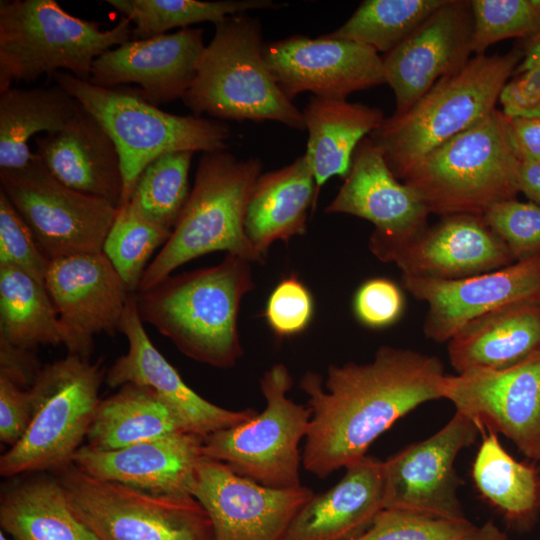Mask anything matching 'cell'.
Segmentation results:
<instances>
[{"label": "cell", "instance_id": "1", "mask_svg": "<svg viewBox=\"0 0 540 540\" xmlns=\"http://www.w3.org/2000/svg\"><path fill=\"white\" fill-rule=\"evenodd\" d=\"M446 376L438 357L388 345L370 362L330 365L325 380L307 371L299 382L312 412L303 468L325 479L361 459L401 417L443 399Z\"/></svg>", "mask_w": 540, "mask_h": 540}, {"label": "cell", "instance_id": "2", "mask_svg": "<svg viewBox=\"0 0 540 540\" xmlns=\"http://www.w3.org/2000/svg\"><path fill=\"white\" fill-rule=\"evenodd\" d=\"M254 287L251 262L226 254L217 265L170 275L136 292L137 311L187 357L228 369L243 355L238 315Z\"/></svg>", "mask_w": 540, "mask_h": 540}, {"label": "cell", "instance_id": "3", "mask_svg": "<svg viewBox=\"0 0 540 540\" xmlns=\"http://www.w3.org/2000/svg\"><path fill=\"white\" fill-rule=\"evenodd\" d=\"M523 57L521 48L473 56L459 71L437 81L408 111L385 117L368 138L392 173L401 181L426 154L488 117Z\"/></svg>", "mask_w": 540, "mask_h": 540}, {"label": "cell", "instance_id": "4", "mask_svg": "<svg viewBox=\"0 0 540 540\" xmlns=\"http://www.w3.org/2000/svg\"><path fill=\"white\" fill-rule=\"evenodd\" d=\"M262 167L258 158L239 160L225 151L204 153L171 236L147 266L137 292L154 287L183 264L216 251L251 263L265 261L266 256L254 248L245 232L248 202Z\"/></svg>", "mask_w": 540, "mask_h": 540}, {"label": "cell", "instance_id": "5", "mask_svg": "<svg viewBox=\"0 0 540 540\" xmlns=\"http://www.w3.org/2000/svg\"><path fill=\"white\" fill-rule=\"evenodd\" d=\"M520 165L509 120L495 109L426 154L401 181L417 193L430 214L483 216L494 204L516 199Z\"/></svg>", "mask_w": 540, "mask_h": 540}, {"label": "cell", "instance_id": "6", "mask_svg": "<svg viewBox=\"0 0 540 540\" xmlns=\"http://www.w3.org/2000/svg\"><path fill=\"white\" fill-rule=\"evenodd\" d=\"M261 23L246 13L225 18L202 54L182 98L196 115L227 120H271L305 130L303 112L283 93L264 56Z\"/></svg>", "mask_w": 540, "mask_h": 540}, {"label": "cell", "instance_id": "7", "mask_svg": "<svg viewBox=\"0 0 540 540\" xmlns=\"http://www.w3.org/2000/svg\"><path fill=\"white\" fill-rule=\"evenodd\" d=\"M131 34L125 17L101 30L97 22L69 14L55 0H1L0 91L57 71L89 81L94 61L130 41Z\"/></svg>", "mask_w": 540, "mask_h": 540}, {"label": "cell", "instance_id": "8", "mask_svg": "<svg viewBox=\"0 0 540 540\" xmlns=\"http://www.w3.org/2000/svg\"><path fill=\"white\" fill-rule=\"evenodd\" d=\"M50 76L99 121L113 140L123 176L120 206L129 201L139 176L158 157L178 151H224L227 146L230 129L221 121L171 114L139 93L98 87L65 71Z\"/></svg>", "mask_w": 540, "mask_h": 540}, {"label": "cell", "instance_id": "9", "mask_svg": "<svg viewBox=\"0 0 540 540\" xmlns=\"http://www.w3.org/2000/svg\"><path fill=\"white\" fill-rule=\"evenodd\" d=\"M105 378L101 360L68 354L43 365L29 388L33 417L22 439L0 457L6 478L57 471L72 463L87 437Z\"/></svg>", "mask_w": 540, "mask_h": 540}, {"label": "cell", "instance_id": "10", "mask_svg": "<svg viewBox=\"0 0 540 540\" xmlns=\"http://www.w3.org/2000/svg\"><path fill=\"white\" fill-rule=\"evenodd\" d=\"M69 505L98 540H213L190 494H156L94 478L73 463L55 471Z\"/></svg>", "mask_w": 540, "mask_h": 540}, {"label": "cell", "instance_id": "11", "mask_svg": "<svg viewBox=\"0 0 540 540\" xmlns=\"http://www.w3.org/2000/svg\"><path fill=\"white\" fill-rule=\"evenodd\" d=\"M259 385L266 401L264 410L205 437L203 455L263 486L298 488L302 486L300 443L307 435L311 409L287 396L293 378L283 363L266 370Z\"/></svg>", "mask_w": 540, "mask_h": 540}, {"label": "cell", "instance_id": "12", "mask_svg": "<svg viewBox=\"0 0 540 540\" xmlns=\"http://www.w3.org/2000/svg\"><path fill=\"white\" fill-rule=\"evenodd\" d=\"M0 185L49 260L103 251L118 208L58 181L36 153L21 169L0 170Z\"/></svg>", "mask_w": 540, "mask_h": 540}, {"label": "cell", "instance_id": "13", "mask_svg": "<svg viewBox=\"0 0 540 540\" xmlns=\"http://www.w3.org/2000/svg\"><path fill=\"white\" fill-rule=\"evenodd\" d=\"M478 424L455 411L435 434L408 445L383 461L384 508L462 521V484L455 469L458 454L473 445Z\"/></svg>", "mask_w": 540, "mask_h": 540}, {"label": "cell", "instance_id": "14", "mask_svg": "<svg viewBox=\"0 0 540 540\" xmlns=\"http://www.w3.org/2000/svg\"><path fill=\"white\" fill-rule=\"evenodd\" d=\"M325 212L371 222L374 230L368 247L382 262H392L400 250L429 227L430 212L424 202L392 173L369 138L358 145L351 169Z\"/></svg>", "mask_w": 540, "mask_h": 540}, {"label": "cell", "instance_id": "15", "mask_svg": "<svg viewBox=\"0 0 540 540\" xmlns=\"http://www.w3.org/2000/svg\"><path fill=\"white\" fill-rule=\"evenodd\" d=\"M206 511L213 540H285L287 531L314 492L307 486L276 489L203 457L189 489Z\"/></svg>", "mask_w": 540, "mask_h": 540}, {"label": "cell", "instance_id": "16", "mask_svg": "<svg viewBox=\"0 0 540 540\" xmlns=\"http://www.w3.org/2000/svg\"><path fill=\"white\" fill-rule=\"evenodd\" d=\"M443 399L540 462V349L503 369L447 375Z\"/></svg>", "mask_w": 540, "mask_h": 540}, {"label": "cell", "instance_id": "17", "mask_svg": "<svg viewBox=\"0 0 540 540\" xmlns=\"http://www.w3.org/2000/svg\"><path fill=\"white\" fill-rule=\"evenodd\" d=\"M44 285L63 326L68 354L85 359L93 352L96 335L119 331L132 294L103 251L50 260Z\"/></svg>", "mask_w": 540, "mask_h": 540}, {"label": "cell", "instance_id": "18", "mask_svg": "<svg viewBox=\"0 0 540 540\" xmlns=\"http://www.w3.org/2000/svg\"><path fill=\"white\" fill-rule=\"evenodd\" d=\"M264 56L283 93L346 100L357 91L386 84L382 57L360 43L322 35H293L265 43Z\"/></svg>", "mask_w": 540, "mask_h": 540}, {"label": "cell", "instance_id": "19", "mask_svg": "<svg viewBox=\"0 0 540 540\" xmlns=\"http://www.w3.org/2000/svg\"><path fill=\"white\" fill-rule=\"evenodd\" d=\"M401 282L408 293L427 305L425 336L444 343L467 323L491 311L540 302V254L461 279L402 275Z\"/></svg>", "mask_w": 540, "mask_h": 540}, {"label": "cell", "instance_id": "20", "mask_svg": "<svg viewBox=\"0 0 540 540\" xmlns=\"http://www.w3.org/2000/svg\"><path fill=\"white\" fill-rule=\"evenodd\" d=\"M471 1L445 0L412 34L382 57L395 96L393 115L408 111L437 81L471 58Z\"/></svg>", "mask_w": 540, "mask_h": 540}, {"label": "cell", "instance_id": "21", "mask_svg": "<svg viewBox=\"0 0 540 540\" xmlns=\"http://www.w3.org/2000/svg\"><path fill=\"white\" fill-rule=\"evenodd\" d=\"M119 332L128 341V351L105 375L111 388L126 383L153 389L177 414L187 432L202 437L250 420L258 412L252 408L231 410L213 404L197 394L154 346L137 311L132 293L126 304Z\"/></svg>", "mask_w": 540, "mask_h": 540}, {"label": "cell", "instance_id": "22", "mask_svg": "<svg viewBox=\"0 0 540 540\" xmlns=\"http://www.w3.org/2000/svg\"><path fill=\"white\" fill-rule=\"evenodd\" d=\"M203 34L202 29L187 27L130 40L94 61L89 82L103 88L138 84L142 98L155 106L182 99L195 79L206 47Z\"/></svg>", "mask_w": 540, "mask_h": 540}, {"label": "cell", "instance_id": "23", "mask_svg": "<svg viewBox=\"0 0 540 540\" xmlns=\"http://www.w3.org/2000/svg\"><path fill=\"white\" fill-rule=\"evenodd\" d=\"M204 437L191 432L113 450L82 445L72 463L86 474L156 494H190L195 469L204 457Z\"/></svg>", "mask_w": 540, "mask_h": 540}, {"label": "cell", "instance_id": "24", "mask_svg": "<svg viewBox=\"0 0 540 540\" xmlns=\"http://www.w3.org/2000/svg\"><path fill=\"white\" fill-rule=\"evenodd\" d=\"M513 262L483 216L468 214L442 217L392 260L402 275L439 280L461 279Z\"/></svg>", "mask_w": 540, "mask_h": 540}, {"label": "cell", "instance_id": "25", "mask_svg": "<svg viewBox=\"0 0 540 540\" xmlns=\"http://www.w3.org/2000/svg\"><path fill=\"white\" fill-rule=\"evenodd\" d=\"M36 154L64 185L119 208L123 176L117 148L99 121L82 106L67 126L35 140Z\"/></svg>", "mask_w": 540, "mask_h": 540}, {"label": "cell", "instance_id": "26", "mask_svg": "<svg viewBox=\"0 0 540 540\" xmlns=\"http://www.w3.org/2000/svg\"><path fill=\"white\" fill-rule=\"evenodd\" d=\"M384 509L383 461L365 455L341 480L314 494L292 521L285 540H351Z\"/></svg>", "mask_w": 540, "mask_h": 540}, {"label": "cell", "instance_id": "27", "mask_svg": "<svg viewBox=\"0 0 540 540\" xmlns=\"http://www.w3.org/2000/svg\"><path fill=\"white\" fill-rule=\"evenodd\" d=\"M447 343L456 374L516 364L540 349V302L491 311L467 323Z\"/></svg>", "mask_w": 540, "mask_h": 540}, {"label": "cell", "instance_id": "28", "mask_svg": "<svg viewBox=\"0 0 540 540\" xmlns=\"http://www.w3.org/2000/svg\"><path fill=\"white\" fill-rule=\"evenodd\" d=\"M318 192L305 155L281 169L259 176L245 216V232L263 255L275 241L288 242L307 230L309 209Z\"/></svg>", "mask_w": 540, "mask_h": 540}, {"label": "cell", "instance_id": "29", "mask_svg": "<svg viewBox=\"0 0 540 540\" xmlns=\"http://www.w3.org/2000/svg\"><path fill=\"white\" fill-rule=\"evenodd\" d=\"M302 112L308 131L304 155L318 193L331 177L346 178L358 145L385 119L379 108L314 95Z\"/></svg>", "mask_w": 540, "mask_h": 540}, {"label": "cell", "instance_id": "30", "mask_svg": "<svg viewBox=\"0 0 540 540\" xmlns=\"http://www.w3.org/2000/svg\"><path fill=\"white\" fill-rule=\"evenodd\" d=\"M0 525L14 540H98L74 515L56 476L6 485L0 497Z\"/></svg>", "mask_w": 540, "mask_h": 540}, {"label": "cell", "instance_id": "31", "mask_svg": "<svg viewBox=\"0 0 540 540\" xmlns=\"http://www.w3.org/2000/svg\"><path fill=\"white\" fill-rule=\"evenodd\" d=\"M81 104L54 83L0 91V170L25 167L34 157L29 140L64 129Z\"/></svg>", "mask_w": 540, "mask_h": 540}, {"label": "cell", "instance_id": "32", "mask_svg": "<svg viewBox=\"0 0 540 540\" xmlns=\"http://www.w3.org/2000/svg\"><path fill=\"white\" fill-rule=\"evenodd\" d=\"M185 431L175 411L150 387L126 383L101 399L87 445L113 450Z\"/></svg>", "mask_w": 540, "mask_h": 540}, {"label": "cell", "instance_id": "33", "mask_svg": "<svg viewBox=\"0 0 540 540\" xmlns=\"http://www.w3.org/2000/svg\"><path fill=\"white\" fill-rule=\"evenodd\" d=\"M471 476L477 491L518 530L528 528L540 511V473L534 465L514 459L497 433L485 434Z\"/></svg>", "mask_w": 540, "mask_h": 540}, {"label": "cell", "instance_id": "34", "mask_svg": "<svg viewBox=\"0 0 540 540\" xmlns=\"http://www.w3.org/2000/svg\"><path fill=\"white\" fill-rule=\"evenodd\" d=\"M0 340L34 350L65 343V332L45 285L25 271L0 265Z\"/></svg>", "mask_w": 540, "mask_h": 540}, {"label": "cell", "instance_id": "35", "mask_svg": "<svg viewBox=\"0 0 540 540\" xmlns=\"http://www.w3.org/2000/svg\"><path fill=\"white\" fill-rule=\"evenodd\" d=\"M123 17L134 24L132 40L166 34L171 28H187L200 22L214 25L225 18L255 9H277L271 0H107Z\"/></svg>", "mask_w": 540, "mask_h": 540}, {"label": "cell", "instance_id": "36", "mask_svg": "<svg viewBox=\"0 0 540 540\" xmlns=\"http://www.w3.org/2000/svg\"><path fill=\"white\" fill-rule=\"evenodd\" d=\"M445 0H365L328 37L389 53L412 34Z\"/></svg>", "mask_w": 540, "mask_h": 540}, {"label": "cell", "instance_id": "37", "mask_svg": "<svg viewBox=\"0 0 540 540\" xmlns=\"http://www.w3.org/2000/svg\"><path fill=\"white\" fill-rule=\"evenodd\" d=\"M194 152L164 154L139 176L127 204L144 220L173 230L187 202L189 170Z\"/></svg>", "mask_w": 540, "mask_h": 540}, {"label": "cell", "instance_id": "38", "mask_svg": "<svg viewBox=\"0 0 540 540\" xmlns=\"http://www.w3.org/2000/svg\"><path fill=\"white\" fill-rule=\"evenodd\" d=\"M171 233L172 230L138 216L127 203L118 208L103 253L130 292H137L149 258L167 242Z\"/></svg>", "mask_w": 540, "mask_h": 540}, {"label": "cell", "instance_id": "39", "mask_svg": "<svg viewBox=\"0 0 540 540\" xmlns=\"http://www.w3.org/2000/svg\"><path fill=\"white\" fill-rule=\"evenodd\" d=\"M471 10L474 56L501 40L540 34V0H472Z\"/></svg>", "mask_w": 540, "mask_h": 540}, {"label": "cell", "instance_id": "40", "mask_svg": "<svg viewBox=\"0 0 540 540\" xmlns=\"http://www.w3.org/2000/svg\"><path fill=\"white\" fill-rule=\"evenodd\" d=\"M474 526L468 519L453 521L384 508L351 540H462Z\"/></svg>", "mask_w": 540, "mask_h": 540}, {"label": "cell", "instance_id": "41", "mask_svg": "<svg viewBox=\"0 0 540 540\" xmlns=\"http://www.w3.org/2000/svg\"><path fill=\"white\" fill-rule=\"evenodd\" d=\"M483 218L515 261L540 254V206L530 201L505 200L491 206Z\"/></svg>", "mask_w": 540, "mask_h": 540}, {"label": "cell", "instance_id": "42", "mask_svg": "<svg viewBox=\"0 0 540 540\" xmlns=\"http://www.w3.org/2000/svg\"><path fill=\"white\" fill-rule=\"evenodd\" d=\"M49 263L27 224L0 190V265L19 268L44 284Z\"/></svg>", "mask_w": 540, "mask_h": 540}, {"label": "cell", "instance_id": "43", "mask_svg": "<svg viewBox=\"0 0 540 540\" xmlns=\"http://www.w3.org/2000/svg\"><path fill=\"white\" fill-rule=\"evenodd\" d=\"M314 312L312 295L294 274L283 278L271 292L264 311L265 319L278 337H291L303 332Z\"/></svg>", "mask_w": 540, "mask_h": 540}, {"label": "cell", "instance_id": "44", "mask_svg": "<svg viewBox=\"0 0 540 540\" xmlns=\"http://www.w3.org/2000/svg\"><path fill=\"white\" fill-rule=\"evenodd\" d=\"M404 310L402 289L385 277L366 280L354 294V315L359 323L371 329H382L395 324Z\"/></svg>", "mask_w": 540, "mask_h": 540}, {"label": "cell", "instance_id": "45", "mask_svg": "<svg viewBox=\"0 0 540 540\" xmlns=\"http://www.w3.org/2000/svg\"><path fill=\"white\" fill-rule=\"evenodd\" d=\"M30 389H23L0 376V439L13 447L26 433L33 417Z\"/></svg>", "mask_w": 540, "mask_h": 540}, {"label": "cell", "instance_id": "46", "mask_svg": "<svg viewBox=\"0 0 540 540\" xmlns=\"http://www.w3.org/2000/svg\"><path fill=\"white\" fill-rule=\"evenodd\" d=\"M498 101L507 118H539L540 68L513 74L502 88Z\"/></svg>", "mask_w": 540, "mask_h": 540}, {"label": "cell", "instance_id": "47", "mask_svg": "<svg viewBox=\"0 0 540 540\" xmlns=\"http://www.w3.org/2000/svg\"><path fill=\"white\" fill-rule=\"evenodd\" d=\"M34 350L20 348L0 340V376L23 389H29L40 369Z\"/></svg>", "mask_w": 540, "mask_h": 540}, {"label": "cell", "instance_id": "48", "mask_svg": "<svg viewBox=\"0 0 540 540\" xmlns=\"http://www.w3.org/2000/svg\"><path fill=\"white\" fill-rule=\"evenodd\" d=\"M515 151L522 163L540 162V117L508 118Z\"/></svg>", "mask_w": 540, "mask_h": 540}, {"label": "cell", "instance_id": "49", "mask_svg": "<svg viewBox=\"0 0 540 540\" xmlns=\"http://www.w3.org/2000/svg\"><path fill=\"white\" fill-rule=\"evenodd\" d=\"M518 190L530 202L540 206V162H521L518 175Z\"/></svg>", "mask_w": 540, "mask_h": 540}, {"label": "cell", "instance_id": "50", "mask_svg": "<svg viewBox=\"0 0 540 540\" xmlns=\"http://www.w3.org/2000/svg\"><path fill=\"white\" fill-rule=\"evenodd\" d=\"M524 42L525 43L521 48L524 57L517 66L514 74L530 68H540V34Z\"/></svg>", "mask_w": 540, "mask_h": 540}, {"label": "cell", "instance_id": "51", "mask_svg": "<svg viewBox=\"0 0 540 540\" xmlns=\"http://www.w3.org/2000/svg\"><path fill=\"white\" fill-rule=\"evenodd\" d=\"M462 540H509L507 536L492 522L474 528Z\"/></svg>", "mask_w": 540, "mask_h": 540}, {"label": "cell", "instance_id": "52", "mask_svg": "<svg viewBox=\"0 0 540 540\" xmlns=\"http://www.w3.org/2000/svg\"><path fill=\"white\" fill-rule=\"evenodd\" d=\"M0 540H8L2 530L0 531Z\"/></svg>", "mask_w": 540, "mask_h": 540}]
</instances>
